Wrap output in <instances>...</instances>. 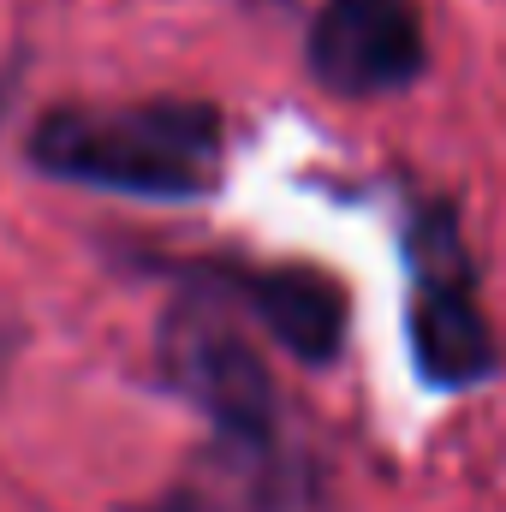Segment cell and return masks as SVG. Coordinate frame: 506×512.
<instances>
[{
    "label": "cell",
    "instance_id": "obj_4",
    "mask_svg": "<svg viewBox=\"0 0 506 512\" xmlns=\"http://www.w3.org/2000/svg\"><path fill=\"white\" fill-rule=\"evenodd\" d=\"M310 72L340 96H387L423 72L411 0H328L310 30Z\"/></svg>",
    "mask_w": 506,
    "mask_h": 512
},
{
    "label": "cell",
    "instance_id": "obj_2",
    "mask_svg": "<svg viewBox=\"0 0 506 512\" xmlns=\"http://www.w3.org/2000/svg\"><path fill=\"white\" fill-rule=\"evenodd\" d=\"M161 370L185 399H197L233 447H268L274 435V382L233 328L221 298H185L161 328Z\"/></svg>",
    "mask_w": 506,
    "mask_h": 512
},
{
    "label": "cell",
    "instance_id": "obj_1",
    "mask_svg": "<svg viewBox=\"0 0 506 512\" xmlns=\"http://www.w3.org/2000/svg\"><path fill=\"white\" fill-rule=\"evenodd\" d=\"M30 155L42 173L90 185V191L185 203L221 185L227 131H221V114L203 102L60 108L36 126Z\"/></svg>",
    "mask_w": 506,
    "mask_h": 512
},
{
    "label": "cell",
    "instance_id": "obj_3",
    "mask_svg": "<svg viewBox=\"0 0 506 512\" xmlns=\"http://www.w3.org/2000/svg\"><path fill=\"white\" fill-rule=\"evenodd\" d=\"M411 352L435 387H471L495 370V334L477 310L465 239L447 215H423L411 233Z\"/></svg>",
    "mask_w": 506,
    "mask_h": 512
},
{
    "label": "cell",
    "instance_id": "obj_5",
    "mask_svg": "<svg viewBox=\"0 0 506 512\" xmlns=\"http://www.w3.org/2000/svg\"><path fill=\"white\" fill-rule=\"evenodd\" d=\"M245 298L256 316L268 322V334L304 358V364H334L340 340H346V298L328 274L316 268H268V274H245Z\"/></svg>",
    "mask_w": 506,
    "mask_h": 512
}]
</instances>
